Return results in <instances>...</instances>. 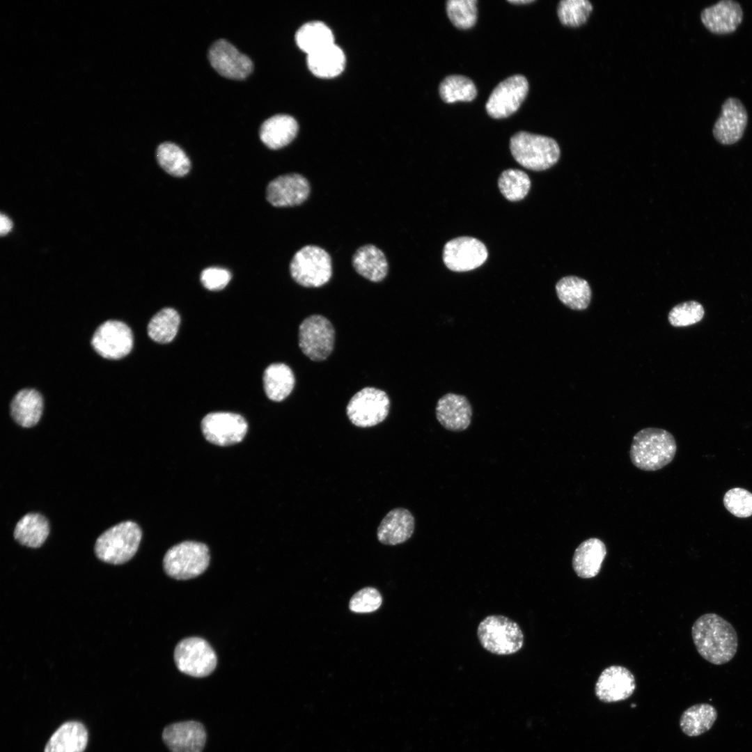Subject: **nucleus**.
Here are the masks:
<instances>
[{"label":"nucleus","instance_id":"8","mask_svg":"<svg viewBox=\"0 0 752 752\" xmlns=\"http://www.w3.org/2000/svg\"><path fill=\"white\" fill-rule=\"evenodd\" d=\"M390 400L382 390L366 387L355 393L346 407L351 423L360 428H370L382 423L388 416Z\"/></svg>","mask_w":752,"mask_h":752},{"label":"nucleus","instance_id":"15","mask_svg":"<svg viewBox=\"0 0 752 752\" xmlns=\"http://www.w3.org/2000/svg\"><path fill=\"white\" fill-rule=\"evenodd\" d=\"M208 59L212 67L228 79H244L253 69L251 60L225 39H219L212 45Z\"/></svg>","mask_w":752,"mask_h":752},{"label":"nucleus","instance_id":"26","mask_svg":"<svg viewBox=\"0 0 752 752\" xmlns=\"http://www.w3.org/2000/svg\"><path fill=\"white\" fill-rule=\"evenodd\" d=\"M352 265L356 272L373 281H382L388 273V262L384 253L373 244L359 247L354 253Z\"/></svg>","mask_w":752,"mask_h":752},{"label":"nucleus","instance_id":"28","mask_svg":"<svg viewBox=\"0 0 752 752\" xmlns=\"http://www.w3.org/2000/svg\"><path fill=\"white\" fill-rule=\"evenodd\" d=\"M267 398L275 402L285 399L292 392L295 378L292 369L283 363H274L266 368L263 377Z\"/></svg>","mask_w":752,"mask_h":752},{"label":"nucleus","instance_id":"36","mask_svg":"<svg viewBox=\"0 0 752 752\" xmlns=\"http://www.w3.org/2000/svg\"><path fill=\"white\" fill-rule=\"evenodd\" d=\"M439 92L441 98L446 103L471 102L477 95L474 83L462 75H450L445 77L439 84Z\"/></svg>","mask_w":752,"mask_h":752},{"label":"nucleus","instance_id":"45","mask_svg":"<svg viewBox=\"0 0 752 752\" xmlns=\"http://www.w3.org/2000/svg\"><path fill=\"white\" fill-rule=\"evenodd\" d=\"M534 0H512L508 1L509 3L513 4H526L533 2Z\"/></svg>","mask_w":752,"mask_h":752},{"label":"nucleus","instance_id":"29","mask_svg":"<svg viewBox=\"0 0 752 752\" xmlns=\"http://www.w3.org/2000/svg\"><path fill=\"white\" fill-rule=\"evenodd\" d=\"M307 64L317 77L331 78L340 75L345 68V56L335 43L308 55Z\"/></svg>","mask_w":752,"mask_h":752},{"label":"nucleus","instance_id":"12","mask_svg":"<svg viewBox=\"0 0 752 752\" xmlns=\"http://www.w3.org/2000/svg\"><path fill=\"white\" fill-rule=\"evenodd\" d=\"M91 343L95 351L103 358L119 359L132 350L133 335L125 323L110 320L96 329Z\"/></svg>","mask_w":752,"mask_h":752},{"label":"nucleus","instance_id":"34","mask_svg":"<svg viewBox=\"0 0 752 752\" xmlns=\"http://www.w3.org/2000/svg\"><path fill=\"white\" fill-rule=\"evenodd\" d=\"M180 323L178 313L172 308H164L152 316L147 332L149 337L158 343H168L175 337Z\"/></svg>","mask_w":752,"mask_h":752},{"label":"nucleus","instance_id":"31","mask_svg":"<svg viewBox=\"0 0 752 752\" xmlns=\"http://www.w3.org/2000/svg\"><path fill=\"white\" fill-rule=\"evenodd\" d=\"M49 533V522L43 515L28 513L17 523L14 538L22 545L38 548L45 542Z\"/></svg>","mask_w":752,"mask_h":752},{"label":"nucleus","instance_id":"2","mask_svg":"<svg viewBox=\"0 0 752 752\" xmlns=\"http://www.w3.org/2000/svg\"><path fill=\"white\" fill-rule=\"evenodd\" d=\"M676 451L677 444L671 432L661 428H647L634 435L629 457L636 468L654 471L670 464Z\"/></svg>","mask_w":752,"mask_h":752},{"label":"nucleus","instance_id":"11","mask_svg":"<svg viewBox=\"0 0 752 752\" xmlns=\"http://www.w3.org/2000/svg\"><path fill=\"white\" fill-rule=\"evenodd\" d=\"M201 426L206 440L220 446L242 441L248 430V423L242 416L227 412L207 414L202 419Z\"/></svg>","mask_w":752,"mask_h":752},{"label":"nucleus","instance_id":"3","mask_svg":"<svg viewBox=\"0 0 752 752\" xmlns=\"http://www.w3.org/2000/svg\"><path fill=\"white\" fill-rule=\"evenodd\" d=\"M514 159L522 166L532 171H544L559 159L561 151L552 138L521 131L510 140Z\"/></svg>","mask_w":752,"mask_h":752},{"label":"nucleus","instance_id":"19","mask_svg":"<svg viewBox=\"0 0 752 752\" xmlns=\"http://www.w3.org/2000/svg\"><path fill=\"white\" fill-rule=\"evenodd\" d=\"M435 414L437 421L445 429L461 432L470 425L473 409L465 395L448 393L438 400Z\"/></svg>","mask_w":752,"mask_h":752},{"label":"nucleus","instance_id":"30","mask_svg":"<svg viewBox=\"0 0 752 752\" xmlns=\"http://www.w3.org/2000/svg\"><path fill=\"white\" fill-rule=\"evenodd\" d=\"M556 291L560 301L572 310H584L590 302L591 290L588 283L576 276L561 279L556 284Z\"/></svg>","mask_w":752,"mask_h":752},{"label":"nucleus","instance_id":"10","mask_svg":"<svg viewBox=\"0 0 752 752\" xmlns=\"http://www.w3.org/2000/svg\"><path fill=\"white\" fill-rule=\"evenodd\" d=\"M335 331L331 322L321 315L305 318L299 327V346L311 360H325L332 352Z\"/></svg>","mask_w":752,"mask_h":752},{"label":"nucleus","instance_id":"38","mask_svg":"<svg viewBox=\"0 0 752 752\" xmlns=\"http://www.w3.org/2000/svg\"><path fill=\"white\" fill-rule=\"evenodd\" d=\"M593 9L588 0H562L558 3L557 15L563 25L576 28L586 23Z\"/></svg>","mask_w":752,"mask_h":752},{"label":"nucleus","instance_id":"33","mask_svg":"<svg viewBox=\"0 0 752 752\" xmlns=\"http://www.w3.org/2000/svg\"><path fill=\"white\" fill-rule=\"evenodd\" d=\"M330 29L321 22H310L297 31L295 40L298 47L307 56L334 43Z\"/></svg>","mask_w":752,"mask_h":752},{"label":"nucleus","instance_id":"16","mask_svg":"<svg viewBox=\"0 0 752 752\" xmlns=\"http://www.w3.org/2000/svg\"><path fill=\"white\" fill-rule=\"evenodd\" d=\"M636 680L626 667L612 665L604 668L595 686L596 697L604 703H615L629 698L636 689Z\"/></svg>","mask_w":752,"mask_h":752},{"label":"nucleus","instance_id":"18","mask_svg":"<svg viewBox=\"0 0 752 752\" xmlns=\"http://www.w3.org/2000/svg\"><path fill=\"white\" fill-rule=\"evenodd\" d=\"M311 187L308 180L299 173H288L272 180L266 189V198L274 207H290L304 202Z\"/></svg>","mask_w":752,"mask_h":752},{"label":"nucleus","instance_id":"4","mask_svg":"<svg viewBox=\"0 0 752 752\" xmlns=\"http://www.w3.org/2000/svg\"><path fill=\"white\" fill-rule=\"evenodd\" d=\"M141 537V530L135 522H120L98 537L95 545V554L104 562L123 564L136 554Z\"/></svg>","mask_w":752,"mask_h":752},{"label":"nucleus","instance_id":"44","mask_svg":"<svg viewBox=\"0 0 752 752\" xmlns=\"http://www.w3.org/2000/svg\"><path fill=\"white\" fill-rule=\"evenodd\" d=\"M12 228V221L3 214L0 215V233L1 236L8 234Z\"/></svg>","mask_w":752,"mask_h":752},{"label":"nucleus","instance_id":"13","mask_svg":"<svg viewBox=\"0 0 752 752\" xmlns=\"http://www.w3.org/2000/svg\"><path fill=\"white\" fill-rule=\"evenodd\" d=\"M528 91L526 77L515 75L500 82L491 93L485 104L488 115L496 119L514 113L525 100Z\"/></svg>","mask_w":752,"mask_h":752},{"label":"nucleus","instance_id":"24","mask_svg":"<svg viewBox=\"0 0 752 752\" xmlns=\"http://www.w3.org/2000/svg\"><path fill=\"white\" fill-rule=\"evenodd\" d=\"M297 131L298 125L293 117L277 114L263 122L259 135L261 141L267 148L276 150L289 144L296 136Z\"/></svg>","mask_w":752,"mask_h":752},{"label":"nucleus","instance_id":"41","mask_svg":"<svg viewBox=\"0 0 752 752\" xmlns=\"http://www.w3.org/2000/svg\"><path fill=\"white\" fill-rule=\"evenodd\" d=\"M704 315L702 305L696 301H688L674 306L668 314V320L674 327H686L700 321Z\"/></svg>","mask_w":752,"mask_h":752},{"label":"nucleus","instance_id":"37","mask_svg":"<svg viewBox=\"0 0 752 752\" xmlns=\"http://www.w3.org/2000/svg\"><path fill=\"white\" fill-rule=\"evenodd\" d=\"M498 186L503 196L510 201L523 199L531 187L528 175L519 169H507L501 173Z\"/></svg>","mask_w":752,"mask_h":752},{"label":"nucleus","instance_id":"40","mask_svg":"<svg viewBox=\"0 0 752 752\" xmlns=\"http://www.w3.org/2000/svg\"><path fill=\"white\" fill-rule=\"evenodd\" d=\"M723 502L726 510L737 517L752 516V493L746 489L734 487L728 490Z\"/></svg>","mask_w":752,"mask_h":752},{"label":"nucleus","instance_id":"20","mask_svg":"<svg viewBox=\"0 0 752 752\" xmlns=\"http://www.w3.org/2000/svg\"><path fill=\"white\" fill-rule=\"evenodd\" d=\"M162 738L171 752H202L206 733L199 722L182 721L167 726Z\"/></svg>","mask_w":752,"mask_h":752},{"label":"nucleus","instance_id":"1","mask_svg":"<svg viewBox=\"0 0 752 752\" xmlns=\"http://www.w3.org/2000/svg\"><path fill=\"white\" fill-rule=\"evenodd\" d=\"M691 636L698 654L714 665L729 662L737 650L736 630L715 613H707L697 618L691 627Z\"/></svg>","mask_w":752,"mask_h":752},{"label":"nucleus","instance_id":"5","mask_svg":"<svg viewBox=\"0 0 752 752\" xmlns=\"http://www.w3.org/2000/svg\"><path fill=\"white\" fill-rule=\"evenodd\" d=\"M480 645L497 655H510L524 645V636L519 625L502 615H490L483 619L477 629Z\"/></svg>","mask_w":752,"mask_h":752},{"label":"nucleus","instance_id":"39","mask_svg":"<svg viewBox=\"0 0 752 752\" xmlns=\"http://www.w3.org/2000/svg\"><path fill=\"white\" fill-rule=\"evenodd\" d=\"M476 0H449L446 1L447 15L452 24L460 29L474 26L477 19Z\"/></svg>","mask_w":752,"mask_h":752},{"label":"nucleus","instance_id":"43","mask_svg":"<svg viewBox=\"0 0 752 752\" xmlns=\"http://www.w3.org/2000/svg\"><path fill=\"white\" fill-rule=\"evenodd\" d=\"M201 282L210 290H220L224 288L231 279L230 272L224 268L212 267L202 271Z\"/></svg>","mask_w":752,"mask_h":752},{"label":"nucleus","instance_id":"22","mask_svg":"<svg viewBox=\"0 0 752 752\" xmlns=\"http://www.w3.org/2000/svg\"><path fill=\"white\" fill-rule=\"evenodd\" d=\"M415 519L404 508L390 510L381 521L377 531L378 540L386 545H396L408 540L414 533Z\"/></svg>","mask_w":752,"mask_h":752},{"label":"nucleus","instance_id":"21","mask_svg":"<svg viewBox=\"0 0 752 752\" xmlns=\"http://www.w3.org/2000/svg\"><path fill=\"white\" fill-rule=\"evenodd\" d=\"M743 18L741 5L734 0H721L702 10L700 19L711 32L724 34L733 32Z\"/></svg>","mask_w":752,"mask_h":752},{"label":"nucleus","instance_id":"25","mask_svg":"<svg viewBox=\"0 0 752 752\" xmlns=\"http://www.w3.org/2000/svg\"><path fill=\"white\" fill-rule=\"evenodd\" d=\"M88 742V731L80 722L62 724L47 743L45 752H84Z\"/></svg>","mask_w":752,"mask_h":752},{"label":"nucleus","instance_id":"27","mask_svg":"<svg viewBox=\"0 0 752 752\" xmlns=\"http://www.w3.org/2000/svg\"><path fill=\"white\" fill-rule=\"evenodd\" d=\"M43 409L40 393L33 389L20 390L10 403V414L13 420L24 428L34 426L40 420Z\"/></svg>","mask_w":752,"mask_h":752},{"label":"nucleus","instance_id":"9","mask_svg":"<svg viewBox=\"0 0 752 752\" xmlns=\"http://www.w3.org/2000/svg\"><path fill=\"white\" fill-rule=\"evenodd\" d=\"M174 661L180 672L190 676L203 677L213 672L217 659L214 650L205 639L189 637L177 644L174 650Z\"/></svg>","mask_w":752,"mask_h":752},{"label":"nucleus","instance_id":"6","mask_svg":"<svg viewBox=\"0 0 752 752\" xmlns=\"http://www.w3.org/2000/svg\"><path fill=\"white\" fill-rule=\"evenodd\" d=\"M210 551L203 543L184 541L171 547L165 554L163 566L169 577L187 580L201 574L209 565Z\"/></svg>","mask_w":752,"mask_h":752},{"label":"nucleus","instance_id":"14","mask_svg":"<svg viewBox=\"0 0 752 752\" xmlns=\"http://www.w3.org/2000/svg\"><path fill=\"white\" fill-rule=\"evenodd\" d=\"M487 255L486 246L480 240L471 237H460L445 244L443 260L453 272H467L481 266Z\"/></svg>","mask_w":752,"mask_h":752},{"label":"nucleus","instance_id":"17","mask_svg":"<svg viewBox=\"0 0 752 752\" xmlns=\"http://www.w3.org/2000/svg\"><path fill=\"white\" fill-rule=\"evenodd\" d=\"M748 114L740 100L730 97L721 105L720 115L715 121L712 133L715 139L723 145L737 142L747 125Z\"/></svg>","mask_w":752,"mask_h":752},{"label":"nucleus","instance_id":"23","mask_svg":"<svg viewBox=\"0 0 752 752\" xmlns=\"http://www.w3.org/2000/svg\"><path fill=\"white\" fill-rule=\"evenodd\" d=\"M607 553L602 540L590 538L583 541L575 549L572 565L576 574L582 579L596 577L601 570Z\"/></svg>","mask_w":752,"mask_h":752},{"label":"nucleus","instance_id":"32","mask_svg":"<svg viewBox=\"0 0 752 752\" xmlns=\"http://www.w3.org/2000/svg\"><path fill=\"white\" fill-rule=\"evenodd\" d=\"M717 718V711L708 703L696 704L681 715L680 726L689 737H696L708 731Z\"/></svg>","mask_w":752,"mask_h":752},{"label":"nucleus","instance_id":"35","mask_svg":"<svg viewBox=\"0 0 752 752\" xmlns=\"http://www.w3.org/2000/svg\"><path fill=\"white\" fill-rule=\"evenodd\" d=\"M156 157L159 166L173 176L182 177L190 170L191 162L189 157L175 143H161L157 148Z\"/></svg>","mask_w":752,"mask_h":752},{"label":"nucleus","instance_id":"42","mask_svg":"<svg viewBox=\"0 0 752 752\" xmlns=\"http://www.w3.org/2000/svg\"><path fill=\"white\" fill-rule=\"evenodd\" d=\"M379 592L373 587H366L357 592L350 599V609L355 613H370L377 610L382 604Z\"/></svg>","mask_w":752,"mask_h":752},{"label":"nucleus","instance_id":"7","mask_svg":"<svg viewBox=\"0 0 752 752\" xmlns=\"http://www.w3.org/2000/svg\"><path fill=\"white\" fill-rule=\"evenodd\" d=\"M290 272L294 281L304 287H321L331 277V259L322 248L306 245L294 255Z\"/></svg>","mask_w":752,"mask_h":752}]
</instances>
